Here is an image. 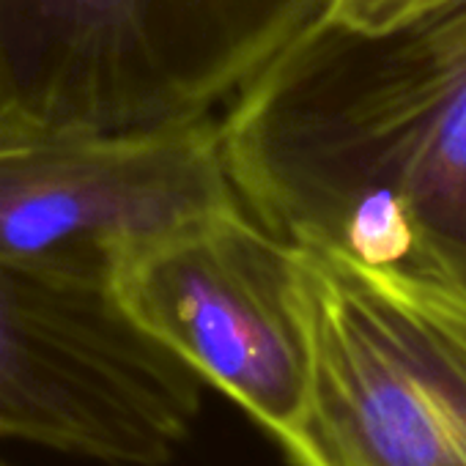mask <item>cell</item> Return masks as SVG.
Here are the masks:
<instances>
[{
	"instance_id": "6da1fadb",
	"label": "cell",
	"mask_w": 466,
	"mask_h": 466,
	"mask_svg": "<svg viewBox=\"0 0 466 466\" xmlns=\"http://www.w3.org/2000/svg\"><path fill=\"white\" fill-rule=\"evenodd\" d=\"M239 200L291 245L466 291V0L319 17L219 116Z\"/></svg>"
},
{
	"instance_id": "7a4b0ae2",
	"label": "cell",
	"mask_w": 466,
	"mask_h": 466,
	"mask_svg": "<svg viewBox=\"0 0 466 466\" xmlns=\"http://www.w3.org/2000/svg\"><path fill=\"white\" fill-rule=\"evenodd\" d=\"M329 0H0V127L148 132L219 116Z\"/></svg>"
},
{
	"instance_id": "3957f363",
	"label": "cell",
	"mask_w": 466,
	"mask_h": 466,
	"mask_svg": "<svg viewBox=\"0 0 466 466\" xmlns=\"http://www.w3.org/2000/svg\"><path fill=\"white\" fill-rule=\"evenodd\" d=\"M310 392L294 466H466V291L297 245Z\"/></svg>"
},
{
	"instance_id": "277c9868",
	"label": "cell",
	"mask_w": 466,
	"mask_h": 466,
	"mask_svg": "<svg viewBox=\"0 0 466 466\" xmlns=\"http://www.w3.org/2000/svg\"><path fill=\"white\" fill-rule=\"evenodd\" d=\"M206 387L124 310L110 280L0 258V444L167 466Z\"/></svg>"
},
{
	"instance_id": "5b68a950",
	"label": "cell",
	"mask_w": 466,
	"mask_h": 466,
	"mask_svg": "<svg viewBox=\"0 0 466 466\" xmlns=\"http://www.w3.org/2000/svg\"><path fill=\"white\" fill-rule=\"evenodd\" d=\"M124 310L275 439L305 411L310 338L297 245L230 200L127 248L110 272Z\"/></svg>"
},
{
	"instance_id": "8992f818",
	"label": "cell",
	"mask_w": 466,
	"mask_h": 466,
	"mask_svg": "<svg viewBox=\"0 0 466 466\" xmlns=\"http://www.w3.org/2000/svg\"><path fill=\"white\" fill-rule=\"evenodd\" d=\"M239 200L219 121L148 132L0 127V258L110 280L151 233Z\"/></svg>"
},
{
	"instance_id": "52a82bcc",
	"label": "cell",
	"mask_w": 466,
	"mask_h": 466,
	"mask_svg": "<svg viewBox=\"0 0 466 466\" xmlns=\"http://www.w3.org/2000/svg\"><path fill=\"white\" fill-rule=\"evenodd\" d=\"M436 4H441V0H329L324 17L340 25L376 31L403 23Z\"/></svg>"
},
{
	"instance_id": "ba28073f",
	"label": "cell",
	"mask_w": 466,
	"mask_h": 466,
	"mask_svg": "<svg viewBox=\"0 0 466 466\" xmlns=\"http://www.w3.org/2000/svg\"><path fill=\"white\" fill-rule=\"evenodd\" d=\"M0 466H9V463H4V461H0Z\"/></svg>"
}]
</instances>
